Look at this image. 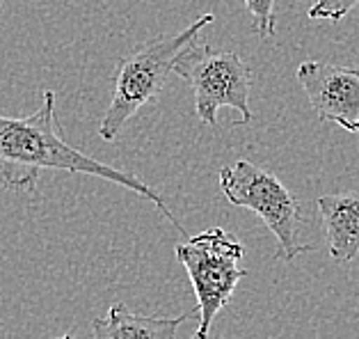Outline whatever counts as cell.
<instances>
[{"label": "cell", "mask_w": 359, "mask_h": 339, "mask_svg": "<svg viewBox=\"0 0 359 339\" xmlns=\"http://www.w3.org/2000/svg\"><path fill=\"white\" fill-rule=\"evenodd\" d=\"M359 0H316L309 10V19L313 21H341L355 10Z\"/></svg>", "instance_id": "obj_10"}, {"label": "cell", "mask_w": 359, "mask_h": 339, "mask_svg": "<svg viewBox=\"0 0 359 339\" xmlns=\"http://www.w3.org/2000/svg\"><path fill=\"white\" fill-rule=\"evenodd\" d=\"M318 211L330 255L339 264H350L359 255V195H323Z\"/></svg>", "instance_id": "obj_8"}, {"label": "cell", "mask_w": 359, "mask_h": 339, "mask_svg": "<svg viewBox=\"0 0 359 339\" xmlns=\"http://www.w3.org/2000/svg\"><path fill=\"white\" fill-rule=\"evenodd\" d=\"M215 21L213 14H201L188 28L170 37L142 41L124 55L112 74V97L106 115L101 119L99 135L112 142L124 124L149 101L158 99L174 72V62L188 46L195 44L199 32Z\"/></svg>", "instance_id": "obj_2"}, {"label": "cell", "mask_w": 359, "mask_h": 339, "mask_svg": "<svg viewBox=\"0 0 359 339\" xmlns=\"http://www.w3.org/2000/svg\"><path fill=\"white\" fill-rule=\"evenodd\" d=\"M243 255V243L220 227H211L177 246V257L197 295L199 328L192 339L208 337L215 317L229 305L236 286L248 275L241 266Z\"/></svg>", "instance_id": "obj_3"}, {"label": "cell", "mask_w": 359, "mask_h": 339, "mask_svg": "<svg viewBox=\"0 0 359 339\" xmlns=\"http://www.w3.org/2000/svg\"><path fill=\"white\" fill-rule=\"evenodd\" d=\"M174 74L190 85L195 112L204 124H217V110L229 106L241 112V121H252L250 90L252 69L233 51L211 44H192L177 58Z\"/></svg>", "instance_id": "obj_5"}, {"label": "cell", "mask_w": 359, "mask_h": 339, "mask_svg": "<svg viewBox=\"0 0 359 339\" xmlns=\"http://www.w3.org/2000/svg\"><path fill=\"white\" fill-rule=\"evenodd\" d=\"M295 76L320 121H334L348 133H359V69L306 60Z\"/></svg>", "instance_id": "obj_6"}, {"label": "cell", "mask_w": 359, "mask_h": 339, "mask_svg": "<svg viewBox=\"0 0 359 339\" xmlns=\"http://www.w3.org/2000/svg\"><path fill=\"white\" fill-rule=\"evenodd\" d=\"M245 7H248L254 30L259 32V37H273L277 30L275 0H245Z\"/></svg>", "instance_id": "obj_9"}, {"label": "cell", "mask_w": 359, "mask_h": 339, "mask_svg": "<svg viewBox=\"0 0 359 339\" xmlns=\"http://www.w3.org/2000/svg\"><path fill=\"white\" fill-rule=\"evenodd\" d=\"M220 190L233 206L250 208L266 222L279 243L277 259L293 262L302 252L313 250L311 243L300 241V202L273 172L261 170L250 161H236L220 170Z\"/></svg>", "instance_id": "obj_4"}, {"label": "cell", "mask_w": 359, "mask_h": 339, "mask_svg": "<svg viewBox=\"0 0 359 339\" xmlns=\"http://www.w3.org/2000/svg\"><path fill=\"white\" fill-rule=\"evenodd\" d=\"M62 170L90 175L119 184L133 190L140 197L149 199L158 206V211L168 218L181 234V227L168 202L158 195V190L142 184L133 172L112 168L108 163L92 159L90 154L72 147L62 135V128L55 117V92H43V103L30 117H3L0 115V186L7 190H21L34 193L39 184L41 172Z\"/></svg>", "instance_id": "obj_1"}, {"label": "cell", "mask_w": 359, "mask_h": 339, "mask_svg": "<svg viewBox=\"0 0 359 339\" xmlns=\"http://www.w3.org/2000/svg\"><path fill=\"white\" fill-rule=\"evenodd\" d=\"M55 339H76V337H72V335H62V337H55Z\"/></svg>", "instance_id": "obj_11"}, {"label": "cell", "mask_w": 359, "mask_h": 339, "mask_svg": "<svg viewBox=\"0 0 359 339\" xmlns=\"http://www.w3.org/2000/svg\"><path fill=\"white\" fill-rule=\"evenodd\" d=\"M3 5H5V0H0V14H3Z\"/></svg>", "instance_id": "obj_12"}, {"label": "cell", "mask_w": 359, "mask_h": 339, "mask_svg": "<svg viewBox=\"0 0 359 339\" xmlns=\"http://www.w3.org/2000/svg\"><path fill=\"white\" fill-rule=\"evenodd\" d=\"M192 314L147 317L115 303L103 319H94L92 339H177V330Z\"/></svg>", "instance_id": "obj_7"}]
</instances>
